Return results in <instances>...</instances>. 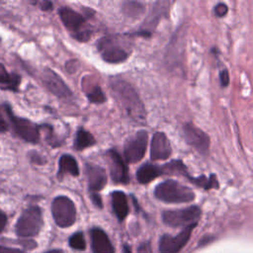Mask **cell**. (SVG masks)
Returning a JSON list of instances; mask_svg holds the SVG:
<instances>
[{
    "label": "cell",
    "instance_id": "cell-17",
    "mask_svg": "<svg viewBox=\"0 0 253 253\" xmlns=\"http://www.w3.org/2000/svg\"><path fill=\"white\" fill-rule=\"evenodd\" d=\"M91 248L93 253H115L114 246L107 233L97 227L91 230Z\"/></svg>",
    "mask_w": 253,
    "mask_h": 253
},
{
    "label": "cell",
    "instance_id": "cell-25",
    "mask_svg": "<svg viewBox=\"0 0 253 253\" xmlns=\"http://www.w3.org/2000/svg\"><path fill=\"white\" fill-rule=\"evenodd\" d=\"M69 245L77 250H84L86 247L85 239L84 236L81 232H76L74 233L70 238H69Z\"/></svg>",
    "mask_w": 253,
    "mask_h": 253
},
{
    "label": "cell",
    "instance_id": "cell-15",
    "mask_svg": "<svg viewBox=\"0 0 253 253\" xmlns=\"http://www.w3.org/2000/svg\"><path fill=\"white\" fill-rule=\"evenodd\" d=\"M169 2H156L151 10L150 14L148 15L147 19L143 23V29L137 33V36L149 37L153 31V29L157 26V23L161 19V17L168 13L169 10Z\"/></svg>",
    "mask_w": 253,
    "mask_h": 253
},
{
    "label": "cell",
    "instance_id": "cell-8",
    "mask_svg": "<svg viewBox=\"0 0 253 253\" xmlns=\"http://www.w3.org/2000/svg\"><path fill=\"white\" fill-rule=\"evenodd\" d=\"M4 108L15 133L28 142L37 143L40 139V130L38 126L27 119L15 116L8 104H5Z\"/></svg>",
    "mask_w": 253,
    "mask_h": 253
},
{
    "label": "cell",
    "instance_id": "cell-16",
    "mask_svg": "<svg viewBox=\"0 0 253 253\" xmlns=\"http://www.w3.org/2000/svg\"><path fill=\"white\" fill-rule=\"evenodd\" d=\"M85 170L89 190L94 193L101 191L107 184V174L105 169L98 165L88 163L85 166Z\"/></svg>",
    "mask_w": 253,
    "mask_h": 253
},
{
    "label": "cell",
    "instance_id": "cell-20",
    "mask_svg": "<svg viewBox=\"0 0 253 253\" xmlns=\"http://www.w3.org/2000/svg\"><path fill=\"white\" fill-rule=\"evenodd\" d=\"M59 170H58V178L61 179L65 174H70L72 176L79 175V168L75 158L69 154H63L59 159Z\"/></svg>",
    "mask_w": 253,
    "mask_h": 253
},
{
    "label": "cell",
    "instance_id": "cell-9",
    "mask_svg": "<svg viewBox=\"0 0 253 253\" xmlns=\"http://www.w3.org/2000/svg\"><path fill=\"white\" fill-rule=\"evenodd\" d=\"M148 134L146 130H138L130 136L125 143L124 156L127 163H136L140 161L146 152Z\"/></svg>",
    "mask_w": 253,
    "mask_h": 253
},
{
    "label": "cell",
    "instance_id": "cell-13",
    "mask_svg": "<svg viewBox=\"0 0 253 253\" xmlns=\"http://www.w3.org/2000/svg\"><path fill=\"white\" fill-rule=\"evenodd\" d=\"M172 153L171 143L167 135L162 131L153 134L150 144V158L153 161L166 160Z\"/></svg>",
    "mask_w": 253,
    "mask_h": 253
},
{
    "label": "cell",
    "instance_id": "cell-28",
    "mask_svg": "<svg viewBox=\"0 0 253 253\" xmlns=\"http://www.w3.org/2000/svg\"><path fill=\"white\" fill-rule=\"evenodd\" d=\"M91 200H92L93 204H94L96 207H98V208H100V209L103 207L102 199H101V197H100L97 193H93V194H91Z\"/></svg>",
    "mask_w": 253,
    "mask_h": 253
},
{
    "label": "cell",
    "instance_id": "cell-27",
    "mask_svg": "<svg viewBox=\"0 0 253 253\" xmlns=\"http://www.w3.org/2000/svg\"><path fill=\"white\" fill-rule=\"evenodd\" d=\"M219 81L222 87H226L229 83V74L226 69H223L219 72Z\"/></svg>",
    "mask_w": 253,
    "mask_h": 253
},
{
    "label": "cell",
    "instance_id": "cell-14",
    "mask_svg": "<svg viewBox=\"0 0 253 253\" xmlns=\"http://www.w3.org/2000/svg\"><path fill=\"white\" fill-rule=\"evenodd\" d=\"M42 81L44 82L47 89L59 98L66 99L72 96L71 91L68 89L66 84L61 80V78L48 68L43 71Z\"/></svg>",
    "mask_w": 253,
    "mask_h": 253
},
{
    "label": "cell",
    "instance_id": "cell-22",
    "mask_svg": "<svg viewBox=\"0 0 253 253\" xmlns=\"http://www.w3.org/2000/svg\"><path fill=\"white\" fill-rule=\"evenodd\" d=\"M96 143L94 136L87 130L83 128H79L77 130L75 140H74V147L77 150H83L87 147H90Z\"/></svg>",
    "mask_w": 253,
    "mask_h": 253
},
{
    "label": "cell",
    "instance_id": "cell-18",
    "mask_svg": "<svg viewBox=\"0 0 253 253\" xmlns=\"http://www.w3.org/2000/svg\"><path fill=\"white\" fill-rule=\"evenodd\" d=\"M112 207L119 220H124L128 213V204L126 196L122 191H115L111 195Z\"/></svg>",
    "mask_w": 253,
    "mask_h": 253
},
{
    "label": "cell",
    "instance_id": "cell-19",
    "mask_svg": "<svg viewBox=\"0 0 253 253\" xmlns=\"http://www.w3.org/2000/svg\"><path fill=\"white\" fill-rule=\"evenodd\" d=\"M160 175H162L161 168L151 163L141 165L136 172V178L140 184H148Z\"/></svg>",
    "mask_w": 253,
    "mask_h": 253
},
{
    "label": "cell",
    "instance_id": "cell-26",
    "mask_svg": "<svg viewBox=\"0 0 253 253\" xmlns=\"http://www.w3.org/2000/svg\"><path fill=\"white\" fill-rule=\"evenodd\" d=\"M213 12L215 14V16L219 17V18H222L224 17L227 12H228V7L226 4L224 3H218L217 5L214 6V9H213Z\"/></svg>",
    "mask_w": 253,
    "mask_h": 253
},
{
    "label": "cell",
    "instance_id": "cell-1",
    "mask_svg": "<svg viewBox=\"0 0 253 253\" xmlns=\"http://www.w3.org/2000/svg\"><path fill=\"white\" fill-rule=\"evenodd\" d=\"M111 89L126 116L137 124H144L146 119L145 108L135 89L124 79H113Z\"/></svg>",
    "mask_w": 253,
    "mask_h": 253
},
{
    "label": "cell",
    "instance_id": "cell-34",
    "mask_svg": "<svg viewBox=\"0 0 253 253\" xmlns=\"http://www.w3.org/2000/svg\"><path fill=\"white\" fill-rule=\"evenodd\" d=\"M45 253H63L61 250L59 249H53V250H50V251H47Z\"/></svg>",
    "mask_w": 253,
    "mask_h": 253
},
{
    "label": "cell",
    "instance_id": "cell-35",
    "mask_svg": "<svg viewBox=\"0 0 253 253\" xmlns=\"http://www.w3.org/2000/svg\"><path fill=\"white\" fill-rule=\"evenodd\" d=\"M125 253H130V249L126 245L125 246Z\"/></svg>",
    "mask_w": 253,
    "mask_h": 253
},
{
    "label": "cell",
    "instance_id": "cell-4",
    "mask_svg": "<svg viewBox=\"0 0 253 253\" xmlns=\"http://www.w3.org/2000/svg\"><path fill=\"white\" fill-rule=\"evenodd\" d=\"M42 226V210L39 207L33 206L22 212L16 224V232L21 237H32L40 232Z\"/></svg>",
    "mask_w": 253,
    "mask_h": 253
},
{
    "label": "cell",
    "instance_id": "cell-30",
    "mask_svg": "<svg viewBox=\"0 0 253 253\" xmlns=\"http://www.w3.org/2000/svg\"><path fill=\"white\" fill-rule=\"evenodd\" d=\"M8 129V124L5 121V119L3 118L1 111H0V132H4Z\"/></svg>",
    "mask_w": 253,
    "mask_h": 253
},
{
    "label": "cell",
    "instance_id": "cell-2",
    "mask_svg": "<svg viewBox=\"0 0 253 253\" xmlns=\"http://www.w3.org/2000/svg\"><path fill=\"white\" fill-rule=\"evenodd\" d=\"M157 200L167 204H184L195 200V193L191 188L175 180H166L159 183L154 189Z\"/></svg>",
    "mask_w": 253,
    "mask_h": 253
},
{
    "label": "cell",
    "instance_id": "cell-21",
    "mask_svg": "<svg viewBox=\"0 0 253 253\" xmlns=\"http://www.w3.org/2000/svg\"><path fill=\"white\" fill-rule=\"evenodd\" d=\"M21 77L16 73H9L0 63V88L10 91H18Z\"/></svg>",
    "mask_w": 253,
    "mask_h": 253
},
{
    "label": "cell",
    "instance_id": "cell-23",
    "mask_svg": "<svg viewBox=\"0 0 253 253\" xmlns=\"http://www.w3.org/2000/svg\"><path fill=\"white\" fill-rule=\"evenodd\" d=\"M86 96L91 103L101 104L106 101V96L99 85H88V89L85 90Z\"/></svg>",
    "mask_w": 253,
    "mask_h": 253
},
{
    "label": "cell",
    "instance_id": "cell-7",
    "mask_svg": "<svg viewBox=\"0 0 253 253\" xmlns=\"http://www.w3.org/2000/svg\"><path fill=\"white\" fill-rule=\"evenodd\" d=\"M51 212L55 223L60 227L72 225L76 219L74 203L65 196L56 197L51 204Z\"/></svg>",
    "mask_w": 253,
    "mask_h": 253
},
{
    "label": "cell",
    "instance_id": "cell-29",
    "mask_svg": "<svg viewBox=\"0 0 253 253\" xmlns=\"http://www.w3.org/2000/svg\"><path fill=\"white\" fill-rule=\"evenodd\" d=\"M0 253H22V251L19 250V249H14V248H10V247L0 246Z\"/></svg>",
    "mask_w": 253,
    "mask_h": 253
},
{
    "label": "cell",
    "instance_id": "cell-5",
    "mask_svg": "<svg viewBox=\"0 0 253 253\" xmlns=\"http://www.w3.org/2000/svg\"><path fill=\"white\" fill-rule=\"evenodd\" d=\"M97 45L102 58L106 62L120 63L129 57V51L115 36H107L100 39Z\"/></svg>",
    "mask_w": 253,
    "mask_h": 253
},
{
    "label": "cell",
    "instance_id": "cell-24",
    "mask_svg": "<svg viewBox=\"0 0 253 253\" xmlns=\"http://www.w3.org/2000/svg\"><path fill=\"white\" fill-rule=\"evenodd\" d=\"M124 8L126 14L131 17H137L144 12V6L139 2H126Z\"/></svg>",
    "mask_w": 253,
    "mask_h": 253
},
{
    "label": "cell",
    "instance_id": "cell-11",
    "mask_svg": "<svg viewBox=\"0 0 253 253\" xmlns=\"http://www.w3.org/2000/svg\"><path fill=\"white\" fill-rule=\"evenodd\" d=\"M183 133L189 145L195 148L201 154H207L210 149V136L197 126L192 123H187L183 126Z\"/></svg>",
    "mask_w": 253,
    "mask_h": 253
},
{
    "label": "cell",
    "instance_id": "cell-10",
    "mask_svg": "<svg viewBox=\"0 0 253 253\" xmlns=\"http://www.w3.org/2000/svg\"><path fill=\"white\" fill-rule=\"evenodd\" d=\"M197 224H192L185 227L177 235L164 234L161 236L158 244L160 253H179L181 249L189 241L192 231Z\"/></svg>",
    "mask_w": 253,
    "mask_h": 253
},
{
    "label": "cell",
    "instance_id": "cell-32",
    "mask_svg": "<svg viewBox=\"0 0 253 253\" xmlns=\"http://www.w3.org/2000/svg\"><path fill=\"white\" fill-rule=\"evenodd\" d=\"M138 253H151V249L148 243H143L138 248Z\"/></svg>",
    "mask_w": 253,
    "mask_h": 253
},
{
    "label": "cell",
    "instance_id": "cell-31",
    "mask_svg": "<svg viewBox=\"0 0 253 253\" xmlns=\"http://www.w3.org/2000/svg\"><path fill=\"white\" fill-rule=\"evenodd\" d=\"M7 222V216L6 214L0 210V232L4 229Z\"/></svg>",
    "mask_w": 253,
    "mask_h": 253
},
{
    "label": "cell",
    "instance_id": "cell-6",
    "mask_svg": "<svg viewBox=\"0 0 253 253\" xmlns=\"http://www.w3.org/2000/svg\"><path fill=\"white\" fill-rule=\"evenodd\" d=\"M201 213V209L198 206H191L179 210L165 211L162 213V219L165 224L172 227H187L192 224H197Z\"/></svg>",
    "mask_w": 253,
    "mask_h": 253
},
{
    "label": "cell",
    "instance_id": "cell-33",
    "mask_svg": "<svg viewBox=\"0 0 253 253\" xmlns=\"http://www.w3.org/2000/svg\"><path fill=\"white\" fill-rule=\"evenodd\" d=\"M41 8L42 10H45V11L46 10H50L52 8V4L49 1H43V2L41 3Z\"/></svg>",
    "mask_w": 253,
    "mask_h": 253
},
{
    "label": "cell",
    "instance_id": "cell-12",
    "mask_svg": "<svg viewBox=\"0 0 253 253\" xmlns=\"http://www.w3.org/2000/svg\"><path fill=\"white\" fill-rule=\"evenodd\" d=\"M107 160L113 182L116 184H127L129 182L128 170L120 153L115 149H110L107 152Z\"/></svg>",
    "mask_w": 253,
    "mask_h": 253
},
{
    "label": "cell",
    "instance_id": "cell-3",
    "mask_svg": "<svg viewBox=\"0 0 253 253\" xmlns=\"http://www.w3.org/2000/svg\"><path fill=\"white\" fill-rule=\"evenodd\" d=\"M58 13L62 23L74 39L80 42H87L90 39L91 29L82 15L68 7L60 8Z\"/></svg>",
    "mask_w": 253,
    "mask_h": 253
}]
</instances>
